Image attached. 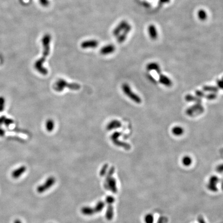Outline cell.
<instances>
[{
    "instance_id": "obj_1",
    "label": "cell",
    "mask_w": 223,
    "mask_h": 223,
    "mask_svg": "<svg viewBox=\"0 0 223 223\" xmlns=\"http://www.w3.org/2000/svg\"><path fill=\"white\" fill-rule=\"evenodd\" d=\"M42 44L43 46L42 57L40 59H38L34 64V67L36 70L38 72L42 75H47L48 73L47 69L43 67V64L48 56L49 55L50 52V43L51 41V36L47 34L43 36L42 38Z\"/></svg>"
},
{
    "instance_id": "obj_2",
    "label": "cell",
    "mask_w": 223,
    "mask_h": 223,
    "mask_svg": "<svg viewBox=\"0 0 223 223\" xmlns=\"http://www.w3.org/2000/svg\"><path fill=\"white\" fill-rule=\"evenodd\" d=\"M114 172V167H111L106 174V178L104 186L106 190L110 191L113 193H116L117 192V182L115 178L113 177Z\"/></svg>"
},
{
    "instance_id": "obj_3",
    "label": "cell",
    "mask_w": 223,
    "mask_h": 223,
    "mask_svg": "<svg viewBox=\"0 0 223 223\" xmlns=\"http://www.w3.org/2000/svg\"><path fill=\"white\" fill-rule=\"evenodd\" d=\"M65 88H68L71 90H77L81 88V86L80 84L75 83H69L68 82L62 79H59L57 80L53 85V89L57 92H62Z\"/></svg>"
},
{
    "instance_id": "obj_4",
    "label": "cell",
    "mask_w": 223,
    "mask_h": 223,
    "mask_svg": "<svg viewBox=\"0 0 223 223\" xmlns=\"http://www.w3.org/2000/svg\"><path fill=\"white\" fill-rule=\"evenodd\" d=\"M122 89L125 95L127 97H128L131 100L134 101V102L138 104H141L142 102L141 98L132 90L129 85L127 83L123 84L122 85Z\"/></svg>"
},
{
    "instance_id": "obj_5",
    "label": "cell",
    "mask_w": 223,
    "mask_h": 223,
    "mask_svg": "<svg viewBox=\"0 0 223 223\" xmlns=\"http://www.w3.org/2000/svg\"><path fill=\"white\" fill-rule=\"evenodd\" d=\"M121 135H122L121 132L118 131L115 132L111 135L110 139L115 146L119 147H122L127 151H129L131 149V146L129 144L125 143L124 142H122L118 139L119 137H120Z\"/></svg>"
},
{
    "instance_id": "obj_6",
    "label": "cell",
    "mask_w": 223,
    "mask_h": 223,
    "mask_svg": "<svg viewBox=\"0 0 223 223\" xmlns=\"http://www.w3.org/2000/svg\"><path fill=\"white\" fill-rule=\"evenodd\" d=\"M204 111V108L201 103H196L186 110V114L189 116H195L201 114Z\"/></svg>"
},
{
    "instance_id": "obj_7",
    "label": "cell",
    "mask_w": 223,
    "mask_h": 223,
    "mask_svg": "<svg viewBox=\"0 0 223 223\" xmlns=\"http://www.w3.org/2000/svg\"><path fill=\"white\" fill-rule=\"evenodd\" d=\"M56 182V179L55 177L51 176L47 179L45 183L38 186L37 188V191L39 193H42L48 190L55 184Z\"/></svg>"
},
{
    "instance_id": "obj_8",
    "label": "cell",
    "mask_w": 223,
    "mask_h": 223,
    "mask_svg": "<svg viewBox=\"0 0 223 223\" xmlns=\"http://www.w3.org/2000/svg\"><path fill=\"white\" fill-rule=\"evenodd\" d=\"M129 23L126 20H122L116 26L113 31V35L117 37L121 33H122L125 28L128 26Z\"/></svg>"
},
{
    "instance_id": "obj_9",
    "label": "cell",
    "mask_w": 223,
    "mask_h": 223,
    "mask_svg": "<svg viewBox=\"0 0 223 223\" xmlns=\"http://www.w3.org/2000/svg\"><path fill=\"white\" fill-rule=\"evenodd\" d=\"M99 42L98 40L95 39H89L85 40L81 43V47L84 49H93L96 48L98 46Z\"/></svg>"
},
{
    "instance_id": "obj_10",
    "label": "cell",
    "mask_w": 223,
    "mask_h": 223,
    "mask_svg": "<svg viewBox=\"0 0 223 223\" xmlns=\"http://www.w3.org/2000/svg\"><path fill=\"white\" fill-rule=\"evenodd\" d=\"M132 27L131 25L129 24L128 26L125 28V30L122 32V33H121L118 36L117 40V42L119 43H122V42H124L126 38H127L128 34L130 32L131 30Z\"/></svg>"
},
{
    "instance_id": "obj_11",
    "label": "cell",
    "mask_w": 223,
    "mask_h": 223,
    "mask_svg": "<svg viewBox=\"0 0 223 223\" xmlns=\"http://www.w3.org/2000/svg\"><path fill=\"white\" fill-rule=\"evenodd\" d=\"M115 49H116V48L114 45L112 44H108L102 47L100 50V52L102 55H109L113 53V52L115 51Z\"/></svg>"
},
{
    "instance_id": "obj_12",
    "label": "cell",
    "mask_w": 223,
    "mask_h": 223,
    "mask_svg": "<svg viewBox=\"0 0 223 223\" xmlns=\"http://www.w3.org/2000/svg\"><path fill=\"white\" fill-rule=\"evenodd\" d=\"M122 126V122L118 120H113L110 121L106 126V129L108 131L118 129Z\"/></svg>"
},
{
    "instance_id": "obj_13",
    "label": "cell",
    "mask_w": 223,
    "mask_h": 223,
    "mask_svg": "<svg viewBox=\"0 0 223 223\" xmlns=\"http://www.w3.org/2000/svg\"><path fill=\"white\" fill-rule=\"evenodd\" d=\"M26 171V167L24 166L20 167L18 168L15 169L12 173V176L14 179H17L22 175Z\"/></svg>"
},
{
    "instance_id": "obj_14",
    "label": "cell",
    "mask_w": 223,
    "mask_h": 223,
    "mask_svg": "<svg viewBox=\"0 0 223 223\" xmlns=\"http://www.w3.org/2000/svg\"><path fill=\"white\" fill-rule=\"evenodd\" d=\"M159 82L161 84L164 85L167 87H171L173 84L171 80L169 78H168L167 76L163 74H160Z\"/></svg>"
},
{
    "instance_id": "obj_15",
    "label": "cell",
    "mask_w": 223,
    "mask_h": 223,
    "mask_svg": "<svg viewBox=\"0 0 223 223\" xmlns=\"http://www.w3.org/2000/svg\"><path fill=\"white\" fill-rule=\"evenodd\" d=\"M108 204V206L106 209V218L108 221H111L112 220L114 215L113 204Z\"/></svg>"
},
{
    "instance_id": "obj_16",
    "label": "cell",
    "mask_w": 223,
    "mask_h": 223,
    "mask_svg": "<svg viewBox=\"0 0 223 223\" xmlns=\"http://www.w3.org/2000/svg\"><path fill=\"white\" fill-rule=\"evenodd\" d=\"M218 179L216 176L212 177L210 179V182H209V185H208V188L211 191L216 192L217 190V188L216 187V185L217 183L218 182Z\"/></svg>"
},
{
    "instance_id": "obj_17",
    "label": "cell",
    "mask_w": 223,
    "mask_h": 223,
    "mask_svg": "<svg viewBox=\"0 0 223 223\" xmlns=\"http://www.w3.org/2000/svg\"><path fill=\"white\" fill-rule=\"evenodd\" d=\"M148 34L151 39H155L157 37L158 33L157 30L153 25H151L148 26Z\"/></svg>"
},
{
    "instance_id": "obj_18",
    "label": "cell",
    "mask_w": 223,
    "mask_h": 223,
    "mask_svg": "<svg viewBox=\"0 0 223 223\" xmlns=\"http://www.w3.org/2000/svg\"><path fill=\"white\" fill-rule=\"evenodd\" d=\"M81 211L83 214L87 216H92L94 215V214H95L94 208L90 207H83Z\"/></svg>"
},
{
    "instance_id": "obj_19",
    "label": "cell",
    "mask_w": 223,
    "mask_h": 223,
    "mask_svg": "<svg viewBox=\"0 0 223 223\" xmlns=\"http://www.w3.org/2000/svg\"><path fill=\"white\" fill-rule=\"evenodd\" d=\"M146 68L148 71H156L159 74H160L161 72L160 66L157 63H151L148 64L147 65Z\"/></svg>"
},
{
    "instance_id": "obj_20",
    "label": "cell",
    "mask_w": 223,
    "mask_h": 223,
    "mask_svg": "<svg viewBox=\"0 0 223 223\" xmlns=\"http://www.w3.org/2000/svg\"><path fill=\"white\" fill-rule=\"evenodd\" d=\"M105 205H106L105 203L102 201H99L97 202L96 205L94 208L95 214L101 212L105 207Z\"/></svg>"
},
{
    "instance_id": "obj_21",
    "label": "cell",
    "mask_w": 223,
    "mask_h": 223,
    "mask_svg": "<svg viewBox=\"0 0 223 223\" xmlns=\"http://www.w3.org/2000/svg\"><path fill=\"white\" fill-rule=\"evenodd\" d=\"M185 100L188 102H195L196 103H201L202 99L197 96H194L192 95H187L185 97Z\"/></svg>"
},
{
    "instance_id": "obj_22",
    "label": "cell",
    "mask_w": 223,
    "mask_h": 223,
    "mask_svg": "<svg viewBox=\"0 0 223 223\" xmlns=\"http://www.w3.org/2000/svg\"><path fill=\"white\" fill-rule=\"evenodd\" d=\"M55 123L52 119L48 120L46 122V128L48 132H51L54 130Z\"/></svg>"
},
{
    "instance_id": "obj_23",
    "label": "cell",
    "mask_w": 223,
    "mask_h": 223,
    "mask_svg": "<svg viewBox=\"0 0 223 223\" xmlns=\"http://www.w3.org/2000/svg\"><path fill=\"white\" fill-rule=\"evenodd\" d=\"M172 133L175 135L180 136L183 134L184 130L182 127H180V126H176L173 128Z\"/></svg>"
},
{
    "instance_id": "obj_24",
    "label": "cell",
    "mask_w": 223,
    "mask_h": 223,
    "mask_svg": "<svg viewBox=\"0 0 223 223\" xmlns=\"http://www.w3.org/2000/svg\"><path fill=\"white\" fill-rule=\"evenodd\" d=\"M203 90L205 92H211L215 93L218 92V87L214 86H204L202 88Z\"/></svg>"
},
{
    "instance_id": "obj_25",
    "label": "cell",
    "mask_w": 223,
    "mask_h": 223,
    "mask_svg": "<svg viewBox=\"0 0 223 223\" xmlns=\"http://www.w3.org/2000/svg\"><path fill=\"white\" fill-rule=\"evenodd\" d=\"M197 15L199 19L202 20H204L207 19V13L204 10H199L197 13Z\"/></svg>"
},
{
    "instance_id": "obj_26",
    "label": "cell",
    "mask_w": 223,
    "mask_h": 223,
    "mask_svg": "<svg viewBox=\"0 0 223 223\" xmlns=\"http://www.w3.org/2000/svg\"><path fill=\"white\" fill-rule=\"evenodd\" d=\"M192 162V160L190 157L188 156H185L182 159V163L183 165L185 166H190Z\"/></svg>"
},
{
    "instance_id": "obj_27",
    "label": "cell",
    "mask_w": 223,
    "mask_h": 223,
    "mask_svg": "<svg viewBox=\"0 0 223 223\" xmlns=\"http://www.w3.org/2000/svg\"><path fill=\"white\" fill-rule=\"evenodd\" d=\"M12 122H13V121L12 120L7 119L5 117H2L0 118V124H4V125L8 126L10 124H11Z\"/></svg>"
},
{
    "instance_id": "obj_28",
    "label": "cell",
    "mask_w": 223,
    "mask_h": 223,
    "mask_svg": "<svg viewBox=\"0 0 223 223\" xmlns=\"http://www.w3.org/2000/svg\"><path fill=\"white\" fill-rule=\"evenodd\" d=\"M108 164H106L104 165V166L102 167L100 171V176L101 177L104 176H106V174L108 172Z\"/></svg>"
},
{
    "instance_id": "obj_29",
    "label": "cell",
    "mask_w": 223,
    "mask_h": 223,
    "mask_svg": "<svg viewBox=\"0 0 223 223\" xmlns=\"http://www.w3.org/2000/svg\"><path fill=\"white\" fill-rule=\"evenodd\" d=\"M5 108V99L0 97V112H2Z\"/></svg>"
},
{
    "instance_id": "obj_30",
    "label": "cell",
    "mask_w": 223,
    "mask_h": 223,
    "mask_svg": "<svg viewBox=\"0 0 223 223\" xmlns=\"http://www.w3.org/2000/svg\"><path fill=\"white\" fill-rule=\"evenodd\" d=\"M205 97H206L208 100H214L216 98L217 95H216V94H215V93H211V94L206 95Z\"/></svg>"
},
{
    "instance_id": "obj_31",
    "label": "cell",
    "mask_w": 223,
    "mask_h": 223,
    "mask_svg": "<svg viewBox=\"0 0 223 223\" xmlns=\"http://www.w3.org/2000/svg\"><path fill=\"white\" fill-rule=\"evenodd\" d=\"M146 223H153V217L151 214H148L145 216Z\"/></svg>"
},
{
    "instance_id": "obj_32",
    "label": "cell",
    "mask_w": 223,
    "mask_h": 223,
    "mask_svg": "<svg viewBox=\"0 0 223 223\" xmlns=\"http://www.w3.org/2000/svg\"><path fill=\"white\" fill-rule=\"evenodd\" d=\"M115 200L114 197L112 196H108V197H106V202L107 204H113L115 202Z\"/></svg>"
},
{
    "instance_id": "obj_33",
    "label": "cell",
    "mask_w": 223,
    "mask_h": 223,
    "mask_svg": "<svg viewBox=\"0 0 223 223\" xmlns=\"http://www.w3.org/2000/svg\"><path fill=\"white\" fill-rule=\"evenodd\" d=\"M195 94H196V96L199 97L200 98H202V97H205V96H206V95L204 94V92L201 91V90H197L195 92Z\"/></svg>"
},
{
    "instance_id": "obj_34",
    "label": "cell",
    "mask_w": 223,
    "mask_h": 223,
    "mask_svg": "<svg viewBox=\"0 0 223 223\" xmlns=\"http://www.w3.org/2000/svg\"><path fill=\"white\" fill-rule=\"evenodd\" d=\"M39 1L42 6L47 7L49 5V2L48 0H39Z\"/></svg>"
},
{
    "instance_id": "obj_35",
    "label": "cell",
    "mask_w": 223,
    "mask_h": 223,
    "mask_svg": "<svg viewBox=\"0 0 223 223\" xmlns=\"http://www.w3.org/2000/svg\"><path fill=\"white\" fill-rule=\"evenodd\" d=\"M217 85L218 88L223 89V81L222 80H217Z\"/></svg>"
},
{
    "instance_id": "obj_36",
    "label": "cell",
    "mask_w": 223,
    "mask_h": 223,
    "mask_svg": "<svg viewBox=\"0 0 223 223\" xmlns=\"http://www.w3.org/2000/svg\"><path fill=\"white\" fill-rule=\"evenodd\" d=\"M216 171L218 172H223V164L220 165L216 168Z\"/></svg>"
},
{
    "instance_id": "obj_37",
    "label": "cell",
    "mask_w": 223,
    "mask_h": 223,
    "mask_svg": "<svg viewBox=\"0 0 223 223\" xmlns=\"http://www.w3.org/2000/svg\"><path fill=\"white\" fill-rule=\"evenodd\" d=\"M198 221L200 222V223H205L204 220L202 216H200L198 218Z\"/></svg>"
},
{
    "instance_id": "obj_38",
    "label": "cell",
    "mask_w": 223,
    "mask_h": 223,
    "mask_svg": "<svg viewBox=\"0 0 223 223\" xmlns=\"http://www.w3.org/2000/svg\"><path fill=\"white\" fill-rule=\"evenodd\" d=\"M14 223H22V222L19 220H16V221H14Z\"/></svg>"
},
{
    "instance_id": "obj_39",
    "label": "cell",
    "mask_w": 223,
    "mask_h": 223,
    "mask_svg": "<svg viewBox=\"0 0 223 223\" xmlns=\"http://www.w3.org/2000/svg\"><path fill=\"white\" fill-rule=\"evenodd\" d=\"M222 190L223 191V181L222 182Z\"/></svg>"
},
{
    "instance_id": "obj_40",
    "label": "cell",
    "mask_w": 223,
    "mask_h": 223,
    "mask_svg": "<svg viewBox=\"0 0 223 223\" xmlns=\"http://www.w3.org/2000/svg\"><path fill=\"white\" fill-rule=\"evenodd\" d=\"M222 81H223V77L222 78Z\"/></svg>"
}]
</instances>
